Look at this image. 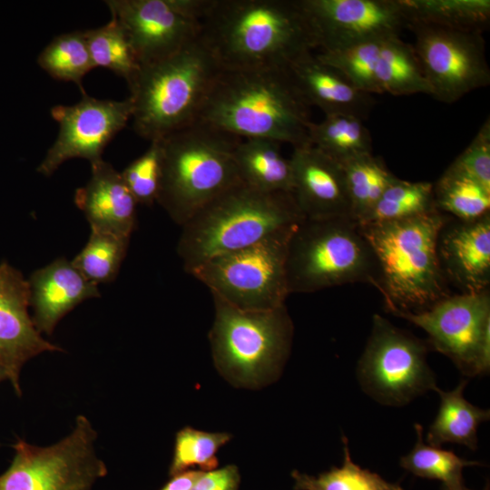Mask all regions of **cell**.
<instances>
[{
    "label": "cell",
    "instance_id": "cell-30",
    "mask_svg": "<svg viewBox=\"0 0 490 490\" xmlns=\"http://www.w3.org/2000/svg\"><path fill=\"white\" fill-rule=\"evenodd\" d=\"M83 34L94 68H107L129 84L139 72L141 64L117 19L112 15L107 24L85 30Z\"/></svg>",
    "mask_w": 490,
    "mask_h": 490
},
{
    "label": "cell",
    "instance_id": "cell-19",
    "mask_svg": "<svg viewBox=\"0 0 490 490\" xmlns=\"http://www.w3.org/2000/svg\"><path fill=\"white\" fill-rule=\"evenodd\" d=\"M437 255L447 283L461 293L489 289L490 213L470 221L450 217L440 230Z\"/></svg>",
    "mask_w": 490,
    "mask_h": 490
},
{
    "label": "cell",
    "instance_id": "cell-22",
    "mask_svg": "<svg viewBox=\"0 0 490 490\" xmlns=\"http://www.w3.org/2000/svg\"><path fill=\"white\" fill-rule=\"evenodd\" d=\"M289 73L306 103L325 115L347 114L366 120L376 101L332 66L309 54L295 62Z\"/></svg>",
    "mask_w": 490,
    "mask_h": 490
},
{
    "label": "cell",
    "instance_id": "cell-25",
    "mask_svg": "<svg viewBox=\"0 0 490 490\" xmlns=\"http://www.w3.org/2000/svg\"><path fill=\"white\" fill-rule=\"evenodd\" d=\"M374 81L376 93L379 94L430 95L413 45L400 36L384 40L375 66Z\"/></svg>",
    "mask_w": 490,
    "mask_h": 490
},
{
    "label": "cell",
    "instance_id": "cell-40",
    "mask_svg": "<svg viewBox=\"0 0 490 490\" xmlns=\"http://www.w3.org/2000/svg\"><path fill=\"white\" fill-rule=\"evenodd\" d=\"M203 471L187 470L172 476L161 490H190Z\"/></svg>",
    "mask_w": 490,
    "mask_h": 490
},
{
    "label": "cell",
    "instance_id": "cell-3",
    "mask_svg": "<svg viewBox=\"0 0 490 490\" xmlns=\"http://www.w3.org/2000/svg\"><path fill=\"white\" fill-rule=\"evenodd\" d=\"M450 216L433 211L399 220L358 224L376 263L372 286L387 311L416 312L451 295L437 255Z\"/></svg>",
    "mask_w": 490,
    "mask_h": 490
},
{
    "label": "cell",
    "instance_id": "cell-23",
    "mask_svg": "<svg viewBox=\"0 0 490 490\" xmlns=\"http://www.w3.org/2000/svg\"><path fill=\"white\" fill-rule=\"evenodd\" d=\"M234 162L242 183L265 192L292 193V168L281 143L269 139H240Z\"/></svg>",
    "mask_w": 490,
    "mask_h": 490
},
{
    "label": "cell",
    "instance_id": "cell-42",
    "mask_svg": "<svg viewBox=\"0 0 490 490\" xmlns=\"http://www.w3.org/2000/svg\"><path fill=\"white\" fill-rule=\"evenodd\" d=\"M7 379L5 372L0 368V382Z\"/></svg>",
    "mask_w": 490,
    "mask_h": 490
},
{
    "label": "cell",
    "instance_id": "cell-5",
    "mask_svg": "<svg viewBox=\"0 0 490 490\" xmlns=\"http://www.w3.org/2000/svg\"><path fill=\"white\" fill-rule=\"evenodd\" d=\"M221 70L200 36L167 58L141 65L128 84L135 132L151 142L195 123Z\"/></svg>",
    "mask_w": 490,
    "mask_h": 490
},
{
    "label": "cell",
    "instance_id": "cell-32",
    "mask_svg": "<svg viewBox=\"0 0 490 490\" xmlns=\"http://www.w3.org/2000/svg\"><path fill=\"white\" fill-rule=\"evenodd\" d=\"M416 442L415 446L399 459V466L413 475L439 480L449 487L465 485L463 469L481 466L480 462L463 459L451 451L425 444L423 426L415 425Z\"/></svg>",
    "mask_w": 490,
    "mask_h": 490
},
{
    "label": "cell",
    "instance_id": "cell-24",
    "mask_svg": "<svg viewBox=\"0 0 490 490\" xmlns=\"http://www.w3.org/2000/svg\"><path fill=\"white\" fill-rule=\"evenodd\" d=\"M467 379H463L452 390L435 388L440 397L437 415L426 434V442L441 447L446 443L458 444L471 450L477 448V429L490 418V411L468 402L464 397Z\"/></svg>",
    "mask_w": 490,
    "mask_h": 490
},
{
    "label": "cell",
    "instance_id": "cell-20",
    "mask_svg": "<svg viewBox=\"0 0 490 490\" xmlns=\"http://www.w3.org/2000/svg\"><path fill=\"white\" fill-rule=\"evenodd\" d=\"M27 281L32 318L41 334L52 335L59 321L75 307L101 296L98 285L64 257L35 270Z\"/></svg>",
    "mask_w": 490,
    "mask_h": 490
},
{
    "label": "cell",
    "instance_id": "cell-34",
    "mask_svg": "<svg viewBox=\"0 0 490 490\" xmlns=\"http://www.w3.org/2000/svg\"><path fill=\"white\" fill-rule=\"evenodd\" d=\"M435 210L433 183L396 177L360 224L405 220Z\"/></svg>",
    "mask_w": 490,
    "mask_h": 490
},
{
    "label": "cell",
    "instance_id": "cell-38",
    "mask_svg": "<svg viewBox=\"0 0 490 490\" xmlns=\"http://www.w3.org/2000/svg\"><path fill=\"white\" fill-rule=\"evenodd\" d=\"M447 170L463 174L490 191V120L481 125L469 145Z\"/></svg>",
    "mask_w": 490,
    "mask_h": 490
},
{
    "label": "cell",
    "instance_id": "cell-4",
    "mask_svg": "<svg viewBox=\"0 0 490 490\" xmlns=\"http://www.w3.org/2000/svg\"><path fill=\"white\" fill-rule=\"evenodd\" d=\"M304 219L292 193L265 192L240 182L181 226L177 253L188 272L211 258L252 246Z\"/></svg>",
    "mask_w": 490,
    "mask_h": 490
},
{
    "label": "cell",
    "instance_id": "cell-27",
    "mask_svg": "<svg viewBox=\"0 0 490 490\" xmlns=\"http://www.w3.org/2000/svg\"><path fill=\"white\" fill-rule=\"evenodd\" d=\"M309 142L341 163L372 153V138L363 120L347 114L325 115L309 127Z\"/></svg>",
    "mask_w": 490,
    "mask_h": 490
},
{
    "label": "cell",
    "instance_id": "cell-15",
    "mask_svg": "<svg viewBox=\"0 0 490 490\" xmlns=\"http://www.w3.org/2000/svg\"><path fill=\"white\" fill-rule=\"evenodd\" d=\"M320 52L400 36L407 21L400 0H300Z\"/></svg>",
    "mask_w": 490,
    "mask_h": 490
},
{
    "label": "cell",
    "instance_id": "cell-16",
    "mask_svg": "<svg viewBox=\"0 0 490 490\" xmlns=\"http://www.w3.org/2000/svg\"><path fill=\"white\" fill-rule=\"evenodd\" d=\"M111 15L126 33L141 65L167 58L194 41L201 22L177 0H107Z\"/></svg>",
    "mask_w": 490,
    "mask_h": 490
},
{
    "label": "cell",
    "instance_id": "cell-41",
    "mask_svg": "<svg viewBox=\"0 0 490 490\" xmlns=\"http://www.w3.org/2000/svg\"><path fill=\"white\" fill-rule=\"evenodd\" d=\"M442 490H469L465 485L462 486H456V487H449L442 485ZM484 490H489V485H487Z\"/></svg>",
    "mask_w": 490,
    "mask_h": 490
},
{
    "label": "cell",
    "instance_id": "cell-12",
    "mask_svg": "<svg viewBox=\"0 0 490 490\" xmlns=\"http://www.w3.org/2000/svg\"><path fill=\"white\" fill-rule=\"evenodd\" d=\"M388 312L422 328L427 346L451 359L466 377L489 372V289L449 295L421 311Z\"/></svg>",
    "mask_w": 490,
    "mask_h": 490
},
{
    "label": "cell",
    "instance_id": "cell-9",
    "mask_svg": "<svg viewBox=\"0 0 490 490\" xmlns=\"http://www.w3.org/2000/svg\"><path fill=\"white\" fill-rule=\"evenodd\" d=\"M297 227L277 232L244 249L211 258L187 273L207 286L212 296L245 310L285 305L287 248Z\"/></svg>",
    "mask_w": 490,
    "mask_h": 490
},
{
    "label": "cell",
    "instance_id": "cell-36",
    "mask_svg": "<svg viewBox=\"0 0 490 490\" xmlns=\"http://www.w3.org/2000/svg\"><path fill=\"white\" fill-rule=\"evenodd\" d=\"M230 438L228 433L183 427L175 436L170 475L173 476L193 466H198L203 472L216 469L219 465L217 453Z\"/></svg>",
    "mask_w": 490,
    "mask_h": 490
},
{
    "label": "cell",
    "instance_id": "cell-13",
    "mask_svg": "<svg viewBox=\"0 0 490 490\" xmlns=\"http://www.w3.org/2000/svg\"><path fill=\"white\" fill-rule=\"evenodd\" d=\"M415 35L413 45L430 95L453 103L490 83V68L482 32L426 24L407 26Z\"/></svg>",
    "mask_w": 490,
    "mask_h": 490
},
{
    "label": "cell",
    "instance_id": "cell-18",
    "mask_svg": "<svg viewBox=\"0 0 490 490\" xmlns=\"http://www.w3.org/2000/svg\"><path fill=\"white\" fill-rule=\"evenodd\" d=\"M289 160L292 195L305 219L351 218L345 175L339 162L309 143L293 147Z\"/></svg>",
    "mask_w": 490,
    "mask_h": 490
},
{
    "label": "cell",
    "instance_id": "cell-28",
    "mask_svg": "<svg viewBox=\"0 0 490 490\" xmlns=\"http://www.w3.org/2000/svg\"><path fill=\"white\" fill-rule=\"evenodd\" d=\"M340 165L349 197L351 218L360 224L397 176L387 169L381 158L372 153L351 158Z\"/></svg>",
    "mask_w": 490,
    "mask_h": 490
},
{
    "label": "cell",
    "instance_id": "cell-31",
    "mask_svg": "<svg viewBox=\"0 0 490 490\" xmlns=\"http://www.w3.org/2000/svg\"><path fill=\"white\" fill-rule=\"evenodd\" d=\"M37 63L53 78L73 82L85 94L83 79L94 68L83 31L55 36L40 53Z\"/></svg>",
    "mask_w": 490,
    "mask_h": 490
},
{
    "label": "cell",
    "instance_id": "cell-26",
    "mask_svg": "<svg viewBox=\"0 0 490 490\" xmlns=\"http://www.w3.org/2000/svg\"><path fill=\"white\" fill-rule=\"evenodd\" d=\"M400 3L407 26L416 24L484 33L490 23L489 0H400Z\"/></svg>",
    "mask_w": 490,
    "mask_h": 490
},
{
    "label": "cell",
    "instance_id": "cell-17",
    "mask_svg": "<svg viewBox=\"0 0 490 490\" xmlns=\"http://www.w3.org/2000/svg\"><path fill=\"white\" fill-rule=\"evenodd\" d=\"M29 286L22 272L0 263V368L21 397L20 372L31 358L63 348L43 338L29 314Z\"/></svg>",
    "mask_w": 490,
    "mask_h": 490
},
{
    "label": "cell",
    "instance_id": "cell-8",
    "mask_svg": "<svg viewBox=\"0 0 490 490\" xmlns=\"http://www.w3.org/2000/svg\"><path fill=\"white\" fill-rule=\"evenodd\" d=\"M375 276L372 250L351 218L304 219L292 231L286 257L289 295L356 282L373 285Z\"/></svg>",
    "mask_w": 490,
    "mask_h": 490
},
{
    "label": "cell",
    "instance_id": "cell-1",
    "mask_svg": "<svg viewBox=\"0 0 490 490\" xmlns=\"http://www.w3.org/2000/svg\"><path fill=\"white\" fill-rule=\"evenodd\" d=\"M200 37L222 70L289 69L318 48L300 0H212Z\"/></svg>",
    "mask_w": 490,
    "mask_h": 490
},
{
    "label": "cell",
    "instance_id": "cell-39",
    "mask_svg": "<svg viewBox=\"0 0 490 490\" xmlns=\"http://www.w3.org/2000/svg\"><path fill=\"white\" fill-rule=\"evenodd\" d=\"M240 473L234 465L202 472L190 490H239Z\"/></svg>",
    "mask_w": 490,
    "mask_h": 490
},
{
    "label": "cell",
    "instance_id": "cell-11",
    "mask_svg": "<svg viewBox=\"0 0 490 490\" xmlns=\"http://www.w3.org/2000/svg\"><path fill=\"white\" fill-rule=\"evenodd\" d=\"M427 344L375 314L357 377L365 393L377 402L402 407L437 387L427 364Z\"/></svg>",
    "mask_w": 490,
    "mask_h": 490
},
{
    "label": "cell",
    "instance_id": "cell-10",
    "mask_svg": "<svg viewBox=\"0 0 490 490\" xmlns=\"http://www.w3.org/2000/svg\"><path fill=\"white\" fill-rule=\"evenodd\" d=\"M97 432L79 415L74 429L49 446H37L17 438L15 456L0 475V490H92L108 469L97 456Z\"/></svg>",
    "mask_w": 490,
    "mask_h": 490
},
{
    "label": "cell",
    "instance_id": "cell-2",
    "mask_svg": "<svg viewBox=\"0 0 490 490\" xmlns=\"http://www.w3.org/2000/svg\"><path fill=\"white\" fill-rule=\"evenodd\" d=\"M196 122L239 137L309 142L312 121L289 69L221 70Z\"/></svg>",
    "mask_w": 490,
    "mask_h": 490
},
{
    "label": "cell",
    "instance_id": "cell-33",
    "mask_svg": "<svg viewBox=\"0 0 490 490\" xmlns=\"http://www.w3.org/2000/svg\"><path fill=\"white\" fill-rule=\"evenodd\" d=\"M130 239L91 229L85 246L71 261L89 281L96 285L110 283L120 271Z\"/></svg>",
    "mask_w": 490,
    "mask_h": 490
},
{
    "label": "cell",
    "instance_id": "cell-21",
    "mask_svg": "<svg viewBox=\"0 0 490 490\" xmlns=\"http://www.w3.org/2000/svg\"><path fill=\"white\" fill-rule=\"evenodd\" d=\"M74 201L91 229L131 238L136 228L138 202L110 162L91 164V177L76 190Z\"/></svg>",
    "mask_w": 490,
    "mask_h": 490
},
{
    "label": "cell",
    "instance_id": "cell-29",
    "mask_svg": "<svg viewBox=\"0 0 490 490\" xmlns=\"http://www.w3.org/2000/svg\"><path fill=\"white\" fill-rule=\"evenodd\" d=\"M433 194L436 209L456 220H475L490 213V191L447 169L433 184Z\"/></svg>",
    "mask_w": 490,
    "mask_h": 490
},
{
    "label": "cell",
    "instance_id": "cell-7",
    "mask_svg": "<svg viewBox=\"0 0 490 490\" xmlns=\"http://www.w3.org/2000/svg\"><path fill=\"white\" fill-rule=\"evenodd\" d=\"M212 297L209 338L217 370L236 387L257 388L274 381L292 342L293 323L286 306L245 310Z\"/></svg>",
    "mask_w": 490,
    "mask_h": 490
},
{
    "label": "cell",
    "instance_id": "cell-14",
    "mask_svg": "<svg viewBox=\"0 0 490 490\" xmlns=\"http://www.w3.org/2000/svg\"><path fill=\"white\" fill-rule=\"evenodd\" d=\"M130 97L122 101L102 100L83 94L73 105H55L51 115L59 124L57 138L37 167L49 177L66 161L86 159L91 164L103 160L107 144L132 119Z\"/></svg>",
    "mask_w": 490,
    "mask_h": 490
},
{
    "label": "cell",
    "instance_id": "cell-37",
    "mask_svg": "<svg viewBox=\"0 0 490 490\" xmlns=\"http://www.w3.org/2000/svg\"><path fill=\"white\" fill-rule=\"evenodd\" d=\"M121 174L138 204L152 206L157 202L162 176L161 140L151 142L148 149Z\"/></svg>",
    "mask_w": 490,
    "mask_h": 490
},
{
    "label": "cell",
    "instance_id": "cell-35",
    "mask_svg": "<svg viewBox=\"0 0 490 490\" xmlns=\"http://www.w3.org/2000/svg\"><path fill=\"white\" fill-rule=\"evenodd\" d=\"M344 461L341 467L332 466L318 476L294 470V490H404L398 483H390L378 474L355 464L348 442L342 436Z\"/></svg>",
    "mask_w": 490,
    "mask_h": 490
},
{
    "label": "cell",
    "instance_id": "cell-6",
    "mask_svg": "<svg viewBox=\"0 0 490 490\" xmlns=\"http://www.w3.org/2000/svg\"><path fill=\"white\" fill-rule=\"evenodd\" d=\"M240 138L195 122L161 140L162 176L157 202L182 226L241 182L234 162Z\"/></svg>",
    "mask_w": 490,
    "mask_h": 490
}]
</instances>
